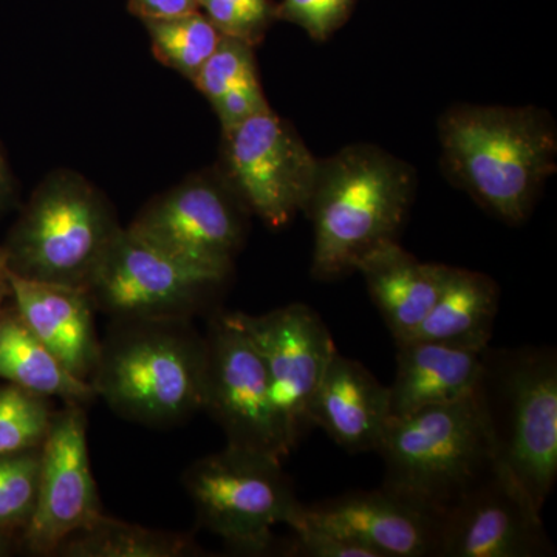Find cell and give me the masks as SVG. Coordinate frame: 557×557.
Here are the masks:
<instances>
[{"label":"cell","mask_w":557,"mask_h":557,"mask_svg":"<svg viewBox=\"0 0 557 557\" xmlns=\"http://www.w3.org/2000/svg\"><path fill=\"white\" fill-rule=\"evenodd\" d=\"M541 512L498 469L440 522L442 557H547L555 547Z\"/></svg>","instance_id":"cell-14"},{"label":"cell","mask_w":557,"mask_h":557,"mask_svg":"<svg viewBox=\"0 0 557 557\" xmlns=\"http://www.w3.org/2000/svg\"><path fill=\"white\" fill-rule=\"evenodd\" d=\"M282 460L226 446L186 471L188 491L201 527L239 552H267L273 528L292 527L302 504Z\"/></svg>","instance_id":"cell-7"},{"label":"cell","mask_w":557,"mask_h":557,"mask_svg":"<svg viewBox=\"0 0 557 557\" xmlns=\"http://www.w3.org/2000/svg\"><path fill=\"white\" fill-rule=\"evenodd\" d=\"M199 7L223 36L245 40L251 46L270 16L248 9L236 0H199Z\"/></svg>","instance_id":"cell-28"},{"label":"cell","mask_w":557,"mask_h":557,"mask_svg":"<svg viewBox=\"0 0 557 557\" xmlns=\"http://www.w3.org/2000/svg\"><path fill=\"white\" fill-rule=\"evenodd\" d=\"M388 417V387L336 350L311 399V426L321 428L347 453H375Z\"/></svg>","instance_id":"cell-17"},{"label":"cell","mask_w":557,"mask_h":557,"mask_svg":"<svg viewBox=\"0 0 557 557\" xmlns=\"http://www.w3.org/2000/svg\"><path fill=\"white\" fill-rule=\"evenodd\" d=\"M102 516L100 494L91 474L87 417L84 406L65 405L54 412L40 446L38 494L24 541L36 555L58 548Z\"/></svg>","instance_id":"cell-11"},{"label":"cell","mask_w":557,"mask_h":557,"mask_svg":"<svg viewBox=\"0 0 557 557\" xmlns=\"http://www.w3.org/2000/svg\"><path fill=\"white\" fill-rule=\"evenodd\" d=\"M131 2L143 21L168 20V17L182 16L200 9L199 0H131Z\"/></svg>","instance_id":"cell-31"},{"label":"cell","mask_w":557,"mask_h":557,"mask_svg":"<svg viewBox=\"0 0 557 557\" xmlns=\"http://www.w3.org/2000/svg\"><path fill=\"white\" fill-rule=\"evenodd\" d=\"M355 271L364 277L395 343H401L412 338L437 302L450 267L421 262L399 247L397 240H388L366 252Z\"/></svg>","instance_id":"cell-18"},{"label":"cell","mask_w":557,"mask_h":557,"mask_svg":"<svg viewBox=\"0 0 557 557\" xmlns=\"http://www.w3.org/2000/svg\"><path fill=\"white\" fill-rule=\"evenodd\" d=\"M478 392L498 467L542 511L557 475L556 355L548 348H487Z\"/></svg>","instance_id":"cell-5"},{"label":"cell","mask_w":557,"mask_h":557,"mask_svg":"<svg viewBox=\"0 0 557 557\" xmlns=\"http://www.w3.org/2000/svg\"><path fill=\"white\" fill-rule=\"evenodd\" d=\"M2 533L3 531H0V555H2L3 552H5V545H3L2 541Z\"/></svg>","instance_id":"cell-35"},{"label":"cell","mask_w":557,"mask_h":557,"mask_svg":"<svg viewBox=\"0 0 557 557\" xmlns=\"http://www.w3.org/2000/svg\"><path fill=\"white\" fill-rule=\"evenodd\" d=\"M14 194V178L11 174L9 161L0 148V208L5 207Z\"/></svg>","instance_id":"cell-32"},{"label":"cell","mask_w":557,"mask_h":557,"mask_svg":"<svg viewBox=\"0 0 557 557\" xmlns=\"http://www.w3.org/2000/svg\"><path fill=\"white\" fill-rule=\"evenodd\" d=\"M2 298H3V293H0V304H2ZM2 314H3V311H2V309H0V322H2Z\"/></svg>","instance_id":"cell-36"},{"label":"cell","mask_w":557,"mask_h":557,"mask_svg":"<svg viewBox=\"0 0 557 557\" xmlns=\"http://www.w3.org/2000/svg\"><path fill=\"white\" fill-rule=\"evenodd\" d=\"M200 555L188 534L132 525L102 515L58 548L65 557H185Z\"/></svg>","instance_id":"cell-22"},{"label":"cell","mask_w":557,"mask_h":557,"mask_svg":"<svg viewBox=\"0 0 557 557\" xmlns=\"http://www.w3.org/2000/svg\"><path fill=\"white\" fill-rule=\"evenodd\" d=\"M251 81H258L251 44L223 36L193 83L212 104L225 91Z\"/></svg>","instance_id":"cell-26"},{"label":"cell","mask_w":557,"mask_h":557,"mask_svg":"<svg viewBox=\"0 0 557 557\" xmlns=\"http://www.w3.org/2000/svg\"><path fill=\"white\" fill-rule=\"evenodd\" d=\"M397 347V375L388 387L391 417L467 397L478 387L490 348L468 350L423 339L401 341Z\"/></svg>","instance_id":"cell-19"},{"label":"cell","mask_w":557,"mask_h":557,"mask_svg":"<svg viewBox=\"0 0 557 557\" xmlns=\"http://www.w3.org/2000/svg\"><path fill=\"white\" fill-rule=\"evenodd\" d=\"M205 364V338L189 319H126L101 343L90 383L120 416L170 426L203 406Z\"/></svg>","instance_id":"cell-4"},{"label":"cell","mask_w":557,"mask_h":557,"mask_svg":"<svg viewBox=\"0 0 557 557\" xmlns=\"http://www.w3.org/2000/svg\"><path fill=\"white\" fill-rule=\"evenodd\" d=\"M375 453L386 471L383 487L440 522L500 469L478 387L456 401L388 418Z\"/></svg>","instance_id":"cell-2"},{"label":"cell","mask_w":557,"mask_h":557,"mask_svg":"<svg viewBox=\"0 0 557 557\" xmlns=\"http://www.w3.org/2000/svg\"><path fill=\"white\" fill-rule=\"evenodd\" d=\"M222 281L127 228L110 245L87 292L115 321L189 319L205 293Z\"/></svg>","instance_id":"cell-10"},{"label":"cell","mask_w":557,"mask_h":557,"mask_svg":"<svg viewBox=\"0 0 557 557\" xmlns=\"http://www.w3.org/2000/svg\"><path fill=\"white\" fill-rule=\"evenodd\" d=\"M289 555L302 557H376L364 545L335 531L296 520Z\"/></svg>","instance_id":"cell-27"},{"label":"cell","mask_w":557,"mask_h":557,"mask_svg":"<svg viewBox=\"0 0 557 557\" xmlns=\"http://www.w3.org/2000/svg\"><path fill=\"white\" fill-rule=\"evenodd\" d=\"M450 177L480 207L505 222H523L556 171L557 132L536 108L456 106L440 120Z\"/></svg>","instance_id":"cell-1"},{"label":"cell","mask_w":557,"mask_h":557,"mask_svg":"<svg viewBox=\"0 0 557 557\" xmlns=\"http://www.w3.org/2000/svg\"><path fill=\"white\" fill-rule=\"evenodd\" d=\"M350 0H285L281 16L296 22L313 36L325 39L346 16Z\"/></svg>","instance_id":"cell-29"},{"label":"cell","mask_w":557,"mask_h":557,"mask_svg":"<svg viewBox=\"0 0 557 557\" xmlns=\"http://www.w3.org/2000/svg\"><path fill=\"white\" fill-rule=\"evenodd\" d=\"M14 311L28 330L49 347L79 380L91 381L101 341L95 330L97 309L86 288L32 281L9 273Z\"/></svg>","instance_id":"cell-16"},{"label":"cell","mask_w":557,"mask_h":557,"mask_svg":"<svg viewBox=\"0 0 557 557\" xmlns=\"http://www.w3.org/2000/svg\"><path fill=\"white\" fill-rule=\"evenodd\" d=\"M0 379L39 397L64 399L65 405H90L98 398L91 383L73 375L16 311L3 313L0 322Z\"/></svg>","instance_id":"cell-21"},{"label":"cell","mask_w":557,"mask_h":557,"mask_svg":"<svg viewBox=\"0 0 557 557\" xmlns=\"http://www.w3.org/2000/svg\"><path fill=\"white\" fill-rule=\"evenodd\" d=\"M145 24L156 57L190 81L223 38L207 14L199 10L168 20H148Z\"/></svg>","instance_id":"cell-23"},{"label":"cell","mask_w":557,"mask_h":557,"mask_svg":"<svg viewBox=\"0 0 557 557\" xmlns=\"http://www.w3.org/2000/svg\"><path fill=\"white\" fill-rule=\"evenodd\" d=\"M40 448L0 457V531L24 530L35 509Z\"/></svg>","instance_id":"cell-25"},{"label":"cell","mask_w":557,"mask_h":557,"mask_svg":"<svg viewBox=\"0 0 557 557\" xmlns=\"http://www.w3.org/2000/svg\"><path fill=\"white\" fill-rule=\"evenodd\" d=\"M296 520L343 534L376 557L437 555L440 519L383 486L302 505Z\"/></svg>","instance_id":"cell-15"},{"label":"cell","mask_w":557,"mask_h":557,"mask_svg":"<svg viewBox=\"0 0 557 557\" xmlns=\"http://www.w3.org/2000/svg\"><path fill=\"white\" fill-rule=\"evenodd\" d=\"M231 185L242 205L271 228L306 212L319 160L295 129L271 109L225 131Z\"/></svg>","instance_id":"cell-9"},{"label":"cell","mask_w":557,"mask_h":557,"mask_svg":"<svg viewBox=\"0 0 557 557\" xmlns=\"http://www.w3.org/2000/svg\"><path fill=\"white\" fill-rule=\"evenodd\" d=\"M121 230L89 182L61 172L36 190L3 248L10 273L87 289Z\"/></svg>","instance_id":"cell-6"},{"label":"cell","mask_w":557,"mask_h":557,"mask_svg":"<svg viewBox=\"0 0 557 557\" xmlns=\"http://www.w3.org/2000/svg\"><path fill=\"white\" fill-rule=\"evenodd\" d=\"M203 406L225 432L226 446L278 460L292 453L271 397L269 373L236 313L212 319L207 336Z\"/></svg>","instance_id":"cell-8"},{"label":"cell","mask_w":557,"mask_h":557,"mask_svg":"<svg viewBox=\"0 0 557 557\" xmlns=\"http://www.w3.org/2000/svg\"><path fill=\"white\" fill-rule=\"evenodd\" d=\"M9 273V260H7L5 249L0 248V293L10 292Z\"/></svg>","instance_id":"cell-33"},{"label":"cell","mask_w":557,"mask_h":557,"mask_svg":"<svg viewBox=\"0 0 557 557\" xmlns=\"http://www.w3.org/2000/svg\"><path fill=\"white\" fill-rule=\"evenodd\" d=\"M248 9L259 11V13L270 14L269 2L267 0H236Z\"/></svg>","instance_id":"cell-34"},{"label":"cell","mask_w":557,"mask_h":557,"mask_svg":"<svg viewBox=\"0 0 557 557\" xmlns=\"http://www.w3.org/2000/svg\"><path fill=\"white\" fill-rule=\"evenodd\" d=\"M53 417L49 398L14 384L0 387V457L39 449Z\"/></svg>","instance_id":"cell-24"},{"label":"cell","mask_w":557,"mask_h":557,"mask_svg":"<svg viewBox=\"0 0 557 557\" xmlns=\"http://www.w3.org/2000/svg\"><path fill=\"white\" fill-rule=\"evenodd\" d=\"M413 194V171L376 146H348L319 161L306 209L314 228L313 277L344 276L370 249L397 240Z\"/></svg>","instance_id":"cell-3"},{"label":"cell","mask_w":557,"mask_h":557,"mask_svg":"<svg viewBox=\"0 0 557 557\" xmlns=\"http://www.w3.org/2000/svg\"><path fill=\"white\" fill-rule=\"evenodd\" d=\"M212 106L218 112L223 131H228L263 110L270 109L259 79L233 87L225 91L219 100L212 102Z\"/></svg>","instance_id":"cell-30"},{"label":"cell","mask_w":557,"mask_h":557,"mask_svg":"<svg viewBox=\"0 0 557 557\" xmlns=\"http://www.w3.org/2000/svg\"><path fill=\"white\" fill-rule=\"evenodd\" d=\"M498 287L486 274L450 267L437 302L412 338L483 351L498 311Z\"/></svg>","instance_id":"cell-20"},{"label":"cell","mask_w":557,"mask_h":557,"mask_svg":"<svg viewBox=\"0 0 557 557\" xmlns=\"http://www.w3.org/2000/svg\"><path fill=\"white\" fill-rule=\"evenodd\" d=\"M138 236L220 278H226L242 244L239 209L228 190L211 180H190L138 215Z\"/></svg>","instance_id":"cell-13"},{"label":"cell","mask_w":557,"mask_h":557,"mask_svg":"<svg viewBox=\"0 0 557 557\" xmlns=\"http://www.w3.org/2000/svg\"><path fill=\"white\" fill-rule=\"evenodd\" d=\"M269 373L271 397L293 450L311 426L309 410L336 347L317 311L289 304L265 314L236 313Z\"/></svg>","instance_id":"cell-12"}]
</instances>
